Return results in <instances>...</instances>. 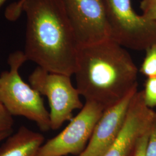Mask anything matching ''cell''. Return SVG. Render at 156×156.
Here are the masks:
<instances>
[{"label":"cell","mask_w":156,"mask_h":156,"mask_svg":"<svg viewBox=\"0 0 156 156\" xmlns=\"http://www.w3.org/2000/svg\"><path fill=\"white\" fill-rule=\"evenodd\" d=\"M27 19L24 55L48 72L74 75L78 45L62 0H20L7 10L13 20Z\"/></svg>","instance_id":"6da1fadb"},{"label":"cell","mask_w":156,"mask_h":156,"mask_svg":"<svg viewBox=\"0 0 156 156\" xmlns=\"http://www.w3.org/2000/svg\"><path fill=\"white\" fill-rule=\"evenodd\" d=\"M138 68L125 48L111 39L79 46L76 89L105 110L138 87Z\"/></svg>","instance_id":"7a4b0ae2"},{"label":"cell","mask_w":156,"mask_h":156,"mask_svg":"<svg viewBox=\"0 0 156 156\" xmlns=\"http://www.w3.org/2000/svg\"><path fill=\"white\" fill-rule=\"evenodd\" d=\"M27 61L24 53L16 51L8 58L9 71L0 75V102L12 116L26 117L43 131L50 129L49 112L39 93L21 78L19 69Z\"/></svg>","instance_id":"3957f363"},{"label":"cell","mask_w":156,"mask_h":156,"mask_svg":"<svg viewBox=\"0 0 156 156\" xmlns=\"http://www.w3.org/2000/svg\"><path fill=\"white\" fill-rule=\"evenodd\" d=\"M110 38L126 49L146 50L156 44V23L134 11L131 0H101Z\"/></svg>","instance_id":"277c9868"},{"label":"cell","mask_w":156,"mask_h":156,"mask_svg":"<svg viewBox=\"0 0 156 156\" xmlns=\"http://www.w3.org/2000/svg\"><path fill=\"white\" fill-rule=\"evenodd\" d=\"M28 80L33 88L48 99L50 128L53 130L61 127L66 121H70L73 119V111L83 106L70 76L49 73L38 67L30 75Z\"/></svg>","instance_id":"5b68a950"},{"label":"cell","mask_w":156,"mask_h":156,"mask_svg":"<svg viewBox=\"0 0 156 156\" xmlns=\"http://www.w3.org/2000/svg\"><path fill=\"white\" fill-rule=\"evenodd\" d=\"M104 111L98 104L86 101L81 111L70 120L65 129L42 145L37 156L80 154L88 144Z\"/></svg>","instance_id":"8992f818"},{"label":"cell","mask_w":156,"mask_h":156,"mask_svg":"<svg viewBox=\"0 0 156 156\" xmlns=\"http://www.w3.org/2000/svg\"><path fill=\"white\" fill-rule=\"evenodd\" d=\"M78 47L110 39L101 0H62Z\"/></svg>","instance_id":"52a82bcc"},{"label":"cell","mask_w":156,"mask_h":156,"mask_svg":"<svg viewBox=\"0 0 156 156\" xmlns=\"http://www.w3.org/2000/svg\"><path fill=\"white\" fill-rule=\"evenodd\" d=\"M156 121V112L146 105L143 91H138L120 133L103 156H132L137 140L151 130Z\"/></svg>","instance_id":"ba28073f"},{"label":"cell","mask_w":156,"mask_h":156,"mask_svg":"<svg viewBox=\"0 0 156 156\" xmlns=\"http://www.w3.org/2000/svg\"><path fill=\"white\" fill-rule=\"evenodd\" d=\"M138 92L135 88L117 104L105 109L97 123L88 144L78 156H103L123 127L128 109Z\"/></svg>","instance_id":"9c48e42d"},{"label":"cell","mask_w":156,"mask_h":156,"mask_svg":"<svg viewBox=\"0 0 156 156\" xmlns=\"http://www.w3.org/2000/svg\"><path fill=\"white\" fill-rule=\"evenodd\" d=\"M44 141L42 134L22 126L0 146V156H37Z\"/></svg>","instance_id":"30bf717a"},{"label":"cell","mask_w":156,"mask_h":156,"mask_svg":"<svg viewBox=\"0 0 156 156\" xmlns=\"http://www.w3.org/2000/svg\"><path fill=\"white\" fill-rule=\"evenodd\" d=\"M140 71L147 78L156 77V44L146 50V56Z\"/></svg>","instance_id":"8fae6325"},{"label":"cell","mask_w":156,"mask_h":156,"mask_svg":"<svg viewBox=\"0 0 156 156\" xmlns=\"http://www.w3.org/2000/svg\"><path fill=\"white\" fill-rule=\"evenodd\" d=\"M142 91L146 105L151 109L156 106V77L147 78Z\"/></svg>","instance_id":"7c38bea8"},{"label":"cell","mask_w":156,"mask_h":156,"mask_svg":"<svg viewBox=\"0 0 156 156\" xmlns=\"http://www.w3.org/2000/svg\"><path fill=\"white\" fill-rule=\"evenodd\" d=\"M140 8L145 18L156 23V0H142Z\"/></svg>","instance_id":"4fadbf2b"},{"label":"cell","mask_w":156,"mask_h":156,"mask_svg":"<svg viewBox=\"0 0 156 156\" xmlns=\"http://www.w3.org/2000/svg\"><path fill=\"white\" fill-rule=\"evenodd\" d=\"M13 125L12 116L0 102V133L12 131Z\"/></svg>","instance_id":"5bb4252c"},{"label":"cell","mask_w":156,"mask_h":156,"mask_svg":"<svg viewBox=\"0 0 156 156\" xmlns=\"http://www.w3.org/2000/svg\"><path fill=\"white\" fill-rule=\"evenodd\" d=\"M151 129L142 135L137 140L132 156H147V148Z\"/></svg>","instance_id":"9a60e30c"},{"label":"cell","mask_w":156,"mask_h":156,"mask_svg":"<svg viewBox=\"0 0 156 156\" xmlns=\"http://www.w3.org/2000/svg\"><path fill=\"white\" fill-rule=\"evenodd\" d=\"M147 156H156V121L151 129L147 148Z\"/></svg>","instance_id":"2e32d148"},{"label":"cell","mask_w":156,"mask_h":156,"mask_svg":"<svg viewBox=\"0 0 156 156\" xmlns=\"http://www.w3.org/2000/svg\"><path fill=\"white\" fill-rule=\"evenodd\" d=\"M12 133V131H5V132L0 133V142L8 138V136L11 135Z\"/></svg>","instance_id":"e0dca14e"},{"label":"cell","mask_w":156,"mask_h":156,"mask_svg":"<svg viewBox=\"0 0 156 156\" xmlns=\"http://www.w3.org/2000/svg\"><path fill=\"white\" fill-rule=\"evenodd\" d=\"M6 0H0V8H1V6L3 5V4L5 3Z\"/></svg>","instance_id":"ac0fdd59"}]
</instances>
